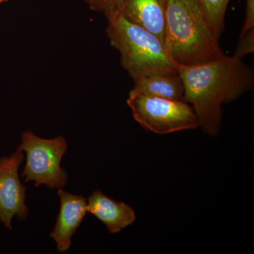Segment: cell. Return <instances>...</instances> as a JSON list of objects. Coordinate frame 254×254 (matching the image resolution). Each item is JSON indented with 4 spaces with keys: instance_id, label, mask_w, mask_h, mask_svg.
<instances>
[{
    "instance_id": "obj_1",
    "label": "cell",
    "mask_w": 254,
    "mask_h": 254,
    "mask_svg": "<svg viewBox=\"0 0 254 254\" xmlns=\"http://www.w3.org/2000/svg\"><path fill=\"white\" fill-rule=\"evenodd\" d=\"M176 67L185 87V101L194 110L198 127L207 134L217 136L222 105L239 99L253 88V69L243 60L226 55L202 64Z\"/></svg>"
},
{
    "instance_id": "obj_2",
    "label": "cell",
    "mask_w": 254,
    "mask_h": 254,
    "mask_svg": "<svg viewBox=\"0 0 254 254\" xmlns=\"http://www.w3.org/2000/svg\"><path fill=\"white\" fill-rule=\"evenodd\" d=\"M198 0H168L164 46L176 64L195 66L225 56Z\"/></svg>"
},
{
    "instance_id": "obj_3",
    "label": "cell",
    "mask_w": 254,
    "mask_h": 254,
    "mask_svg": "<svg viewBox=\"0 0 254 254\" xmlns=\"http://www.w3.org/2000/svg\"><path fill=\"white\" fill-rule=\"evenodd\" d=\"M107 19L110 44L120 52L121 66L133 79L150 73L177 71L163 42L151 32L122 14Z\"/></svg>"
},
{
    "instance_id": "obj_4",
    "label": "cell",
    "mask_w": 254,
    "mask_h": 254,
    "mask_svg": "<svg viewBox=\"0 0 254 254\" xmlns=\"http://www.w3.org/2000/svg\"><path fill=\"white\" fill-rule=\"evenodd\" d=\"M17 150L26 153V165L22 173L25 182H34L35 187L46 185L50 190L63 189L68 180L67 173L61 161L67 150V142L63 136L41 138L33 132L21 134Z\"/></svg>"
},
{
    "instance_id": "obj_5",
    "label": "cell",
    "mask_w": 254,
    "mask_h": 254,
    "mask_svg": "<svg viewBox=\"0 0 254 254\" xmlns=\"http://www.w3.org/2000/svg\"><path fill=\"white\" fill-rule=\"evenodd\" d=\"M127 103L137 123L157 134H168L198 127L194 110L187 102L155 98L131 91Z\"/></svg>"
},
{
    "instance_id": "obj_6",
    "label": "cell",
    "mask_w": 254,
    "mask_h": 254,
    "mask_svg": "<svg viewBox=\"0 0 254 254\" xmlns=\"http://www.w3.org/2000/svg\"><path fill=\"white\" fill-rule=\"evenodd\" d=\"M23 151L16 150L9 157L0 159V221L11 230L15 216L25 220L29 214L26 204V187L18 176V168L22 163Z\"/></svg>"
},
{
    "instance_id": "obj_7",
    "label": "cell",
    "mask_w": 254,
    "mask_h": 254,
    "mask_svg": "<svg viewBox=\"0 0 254 254\" xmlns=\"http://www.w3.org/2000/svg\"><path fill=\"white\" fill-rule=\"evenodd\" d=\"M58 193L60 198V210L50 236L56 242L58 250L65 252L69 250L71 237L88 213L87 202L82 195L72 194L63 189H59Z\"/></svg>"
},
{
    "instance_id": "obj_8",
    "label": "cell",
    "mask_w": 254,
    "mask_h": 254,
    "mask_svg": "<svg viewBox=\"0 0 254 254\" xmlns=\"http://www.w3.org/2000/svg\"><path fill=\"white\" fill-rule=\"evenodd\" d=\"M88 213L106 226L110 234L119 233L136 220V213L130 205L107 196L100 190H93L87 199Z\"/></svg>"
},
{
    "instance_id": "obj_9",
    "label": "cell",
    "mask_w": 254,
    "mask_h": 254,
    "mask_svg": "<svg viewBox=\"0 0 254 254\" xmlns=\"http://www.w3.org/2000/svg\"><path fill=\"white\" fill-rule=\"evenodd\" d=\"M168 0H125L121 14L128 21L165 39Z\"/></svg>"
},
{
    "instance_id": "obj_10",
    "label": "cell",
    "mask_w": 254,
    "mask_h": 254,
    "mask_svg": "<svg viewBox=\"0 0 254 254\" xmlns=\"http://www.w3.org/2000/svg\"><path fill=\"white\" fill-rule=\"evenodd\" d=\"M131 90L139 94L185 101V87L178 72L154 73L133 79Z\"/></svg>"
},
{
    "instance_id": "obj_11",
    "label": "cell",
    "mask_w": 254,
    "mask_h": 254,
    "mask_svg": "<svg viewBox=\"0 0 254 254\" xmlns=\"http://www.w3.org/2000/svg\"><path fill=\"white\" fill-rule=\"evenodd\" d=\"M211 31L219 40L225 28V13L230 0H198Z\"/></svg>"
},
{
    "instance_id": "obj_12",
    "label": "cell",
    "mask_w": 254,
    "mask_h": 254,
    "mask_svg": "<svg viewBox=\"0 0 254 254\" xmlns=\"http://www.w3.org/2000/svg\"><path fill=\"white\" fill-rule=\"evenodd\" d=\"M93 11L110 18L121 14L125 0H84Z\"/></svg>"
},
{
    "instance_id": "obj_13",
    "label": "cell",
    "mask_w": 254,
    "mask_h": 254,
    "mask_svg": "<svg viewBox=\"0 0 254 254\" xmlns=\"http://www.w3.org/2000/svg\"><path fill=\"white\" fill-rule=\"evenodd\" d=\"M254 53V28L247 31L245 35L240 36V41L235 48L233 56L243 60L247 55Z\"/></svg>"
},
{
    "instance_id": "obj_14",
    "label": "cell",
    "mask_w": 254,
    "mask_h": 254,
    "mask_svg": "<svg viewBox=\"0 0 254 254\" xmlns=\"http://www.w3.org/2000/svg\"><path fill=\"white\" fill-rule=\"evenodd\" d=\"M246 14L245 22L240 33V36L254 28V0H246Z\"/></svg>"
},
{
    "instance_id": "obj_15",
    "label": "cell",
    "mask_w": 254,
    "mask_h": 254,
    "mask_svg": "<svg viewBox=\"0 0 254 254\" xmlns=\"http://www.w3.org/2000/svg\"><path fill=\"white\" fill-rule=\"evenodd\" d=\"M3 1H4H4H11V0H3Z\"/></svg>"
},
{
    "instance_id": "obj_16",
    "label": "cell",
    "mask_w": 254,
    "mask_h": 254,
    "mask_svg": "<svg viewBox=\"0 0 254 254\" xmlns=\"http://www.w3.org/2000/svg\"><path fill=\"white\" fill-rule=\"evenodd\" d=\"M4 2V1L3 0H0V3Z\"/></svg>"
}]
</instances>
